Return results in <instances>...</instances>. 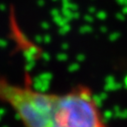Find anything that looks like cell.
<instances>
[{
    "label": "cell",
    "mask_w": 127,
    "mask_h": 127,
    "mask_svg": "<svg viewBox=\"0 0 127 127\" xmlns=\"http://www.w3.org/2000/svg\"><path fill=\"white\" fill-rule=\"evenodd\" d=\"M49 127H108L90 87L78 84L57 100Z\"/></svg>",
    "instance_id": "obj_1"
}]
</instances>
